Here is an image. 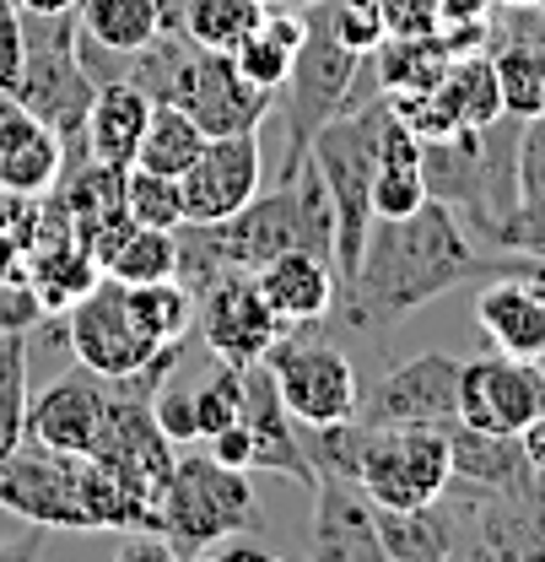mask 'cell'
<instances>
[{"label":"cell","instance_id":"1f68e13d","mask_svg":"<svg viewBox=\"0 0 545 562\" xmlns=\"http://www.w3.org/2000/svg\"><path fill=\"white\" fill-rule=\"evenodd\" d=\"M125 216L140 222V227H168V233H179V227H184V190H179V179L130 162V168H125Z\"/></svg>","mask_w":545,"mask_h":562},{"label":"cell","instance_id":"f546056e","mask_svg":"<svg viewBox=\"0 0 545 562\" xmlns=\"http://www.w3.org/2000/svg\"><path fill=\"white\" fill-rule=\"evenodd\" d=\"M205 146V131L179 109V103H151V120L140 131V146H136V162L151 168V173H184Z\"/></svg>","mask_w":545,"mask_h":562},{"label":"cell","instance_id":"cb8c5ba5","mask_svg":"<svg viewBox=\"0 0 545 562\" xmlns=\"http://www.w3.org/2000/svg\"><path fill=\"white\" fill-rule=\"evenodd\" d=\"M297 44H303V11H265L227 55H232V66L243 70V81H254L265 92H281L286 70L297 60Z\"/></svg>","mask_w":545,"mask_h":562},{"label":"cell","instance_id":"b9f144b4","mask_svg":"<svg viewBox=\"0 0 545 562\" xmlns=\"http://www.w3.org/2000/svg\"><path fill=\"white\" fill-rule=\"evenodd\" d=\"M519 443H524V460H530V471H535V476L545 482V412L530 422L524 432H519Z\"/></svg>","mask_w":545,"mask_h":562},{"label":"cell","instance_id":"5b68a950","mask_svg":"<svg viewBox=\"0 0 545 562\" xmlns=\"http://www.w3.org/2000/svg\"><path fill=\"white\" fill-rule=\"evenodd\" d=\"M260 525V497L249 471H232L205 454H173L168 487H162V514L157 536L168 541L173 558H201L222 536H249Z\"/></svg>","mask_w":545,"mask_h":562},{"label":"cell","instance_id":"9a60e30c","mask_svg":"<svg viewBox=\"0 0 545 562\" xmlns=\"http://www.w3.org/2000/svg\"><path fill=\"white\" fill-rule=\"evenodd\" d=\"M265 179V157H260V136H205L201 157L179 173L184 190V222H222L232 211H243L260 195Z\"/></svg>","mask_w":545,"mask_h":562},{"label":"cell","instance_id":"d6a6232c","mask_svg":"<svg viewBox=\"0 0 545 562\" xmlns=\"http://www.w3.org/2000/svg\"><path fill=\"white\" fill-rule=\"evenodd\" d=\"M27 438V336L0 330V454Z\"/></svg>","mask_w":545,"mask_h":562},{"label":"cell","instance_id":"ba28073f","mask_svg":"<svg viewBox=\"0 0 545 562\" xmlns=\"http://www.w3.org/2000/svg\"><path fill=\"white\" fill-rule=\"evenodd\" d=\"M265 368L275 373V390L286 401V412L303 427H325V422L356 417L362 384L356 368L341 347H330L314 325H292L281 330V341L265 351Z\"/></svg>","mask_w":545,"mask_h":562},{"label":"cell","instance_id":"603a6c76","mask_svg":"<svg viewBox=\"0 0 545 562\" xmlns=\"http://www.w3.org/2000/svg\"><path fill=\"white\" fill-rule=\"evenodd\" d=\"M427 201V173H421V140L406 120L384 114L378 125V168H373V216H410Z\"/></svg>","mask_w":545,"mask_h":562},{"label":"cell","instance_id":"4dcf8cb0","mask_svg":"<svg viewBox=\"0 0 545 562\" xmlns=\"http://www.w3.org/2000/svg\"><path fill=\"white\" fill-rule=\"evenodd\" d=\"M260 16H265L260 0H184L173 27L190 33L201 49H232Z\"/></svg>","mask_w":545,"mask_h":562},{"label":"cell","instance_id":"4316f807","mask_svg":"<svg viewBox=\"0 0 545 562\" xmlns=\"http://www.w3.org/2000/svg\"><path fill=\"white\" fill-rule=\"evenodd\" d=\"M125 308L151 347H184V336L195 330V292L179 277L125 286Z\"/></svg>","mask_w":545,"mask_h":562},{"label":"cell","instance_id":"e0dca14e","mask_svg":"<svg viewBox=\"0 0 545 562\" xmlns=\"http://www.w3.org/2000/svg\"><path fill=\"white\" fill-rule=\"evenodd\" d=\"M238 422L254 438V471H271V476H286V482L314 492L319 476L303 454V422L286 412V401L275 390V373L265 362L243 368V412H238Z\"/></svg>","mask_w":545,"mask_h":562},{"label":"cell","instance_id":"74e56055","mask_svg":"<svg viewBox=\"0 0 545 562\" xmlns=\"http://www.w3.org/2000/svg\"><path fill=\"white\" fill-rule=\"evenodd\" d=\"M524 201H545V114L519 131V206Z\"/></svg>","mask_w":545,"mask_h":562},{"label":"cell","instance_id":"60d3db41","mask_svg":"<svg viewBox=\"0 0 545 562\" xmlns=\"http://www.w3.org/2000/svg\"><path fill=\"white\" fill-rule=\"evenodd\" d=\"M211 460H222V465L254 476V438H249V427H243V422H227L222 432H211Z\"/></svg>","mask_w":545,"mask_h":562},{"label":"cell","instance_id":"d590c367","mask_svg":"<svg viewBox=\"0 0 545 562\" xmlns=\"http://www.w3.org/2000/svg\"><path fill=\"white\" fill-rule=\"evenodd\" d=\"M44 297H38V286L27 277V266H16V271H5L0 277V330H22V336H33V325H44Z\"/></svg>","mask_w":545,"mask_h":562},{"label":"cell","instance_id":"484cf974","mask_svg":"<svg viewBox=\"0 0 545 562\" xmlns=\"http://www.w3.org/2000/svg\"><path fill=\"white\" fill-rule=\"evenodd\" d=\"M76 27L114 55H136L162 33V0H76Z\"/></svg>","mask_w":545,"mask_h":562},{"label":"cell","instance_id":"e575fe53","mask_svg":"<svg viewBox=\"0 0 545 562\" xmlns=\"http://www.w3.org/2000/svg\"><path fill=\"white\" fill-rule=\"evenodd\" d=\"M330 33L341 38L345 49L356 55H373L384 44V16H378V0H319Z\"/></svg>","mask_w":545,"mask_h":562},{"label":"cell","instance_id":"7402d4cb","mask_svg":"<svg viewBox=\"0 0 545 562\" xmlns=\"http://www.w3.org/2000/svg\"><path fill=\"white\" fill-rule=\"evenodd\" d=\"M146 120H151V98L140 92L136 81H98L92 109H87V125H81V151L92 162L130 168Z\"/></svg>","mask_w":545,"mask_h":562},{"label":"cell","instance_id":"7c38bea8","mask_svg":"<svg viewBox=\"0 0 545 562\" xmlns=\"http://www.w3.org/2000/svg\"><path fill=\"white\" fill-rule=\"evenodd\" d=\"M173 103L201 125L205 136H243L260 131V120L275 109V92L243 81V70L232 66L227 49H190V60L179 70Z\"/></svg>","mask_w":545,"mask_h":562},{"label":"cell","instance_id":"f6af8a7d","mask_svg":"<svg viewBox=\"0 0 545 562\" xmlns=\"http://www.w3.org/2000/svg\"><path fill=\"white\" fill-rule=\"evenodd\" d=\"M491 5H541V0H491Z\"/></svg>","mask_w":545,"mask_h":562},{"label":"cell","instance_id":"83f0119b","mask_svg":"<svg viewBox=\"0 0 545 562\" xmlns=\"http://www.w3.org/2000/svg\"><path fill=\"white\" fill-rule=\"evenodd\" d=\"M98 271H103V277H114V281H125V286L179 277V233L130 222V227H125V233L98 255Z\"/></svg>","mask_w":545,"mask_h":562},{"label":"cell","instance_id":"7bdbcfd3","mask_svg":"<svg viewBox=\"0 0 545 562\" xmlns=\"http://www.w3.org/2000/svg\"><path fill=\"white\" fill-rule=\"evenodd\" d=\"M16 11H27V16H60V11H76V0H16Z\"/></svg>","mask_w":545,"mask_h":562},{"label":"cell","instance_id":"ab89813d","mask_svg":"<svg viewBox=\"0 0 545 562\" xmlns=\"http://www.w3.org/2000/svg\"><path fill=\"white\" fill-rule=\"evenodd\" d=\"M16 70H22V11H16V0H0V87L5 92H11Z\"/></svg>","mask_w":545,"mask_h":562},{"label":"cell","instance_id":"277c9868","mask_svg":"<svg viewBox=\"0 0 545 562\" xmlns=\"http://www.w3.org/2000/svg\"><path fill=\"white\" fill-rule=\"evenodd\" d=\"M384 114H389V98L378 92L362 109L336 114L308 146V162L319 168L330 206H336V297L356 277V260H362V244H367V227H373V168H378Z\"/></svg>","mask_w":545,"mask_h":562},{"label":"cell","instance_id":"6da1fadb","mask_svg":"<svg viewBox=\"0 0 545 562\" xmlns=\"http://www.w3.org/2000/svg\"><path fill=\"white\" fill-rule=\"evenodd\" d=\"M486 266L459 222V211L438 195H427L410 216H373L356 277L336 297L345 325L356 330H389L406 314L438 303L459 281H470Z\"/></svg>","mask_w":545,"mask_h":562},{"label":"cell","instance_id":"5bb4252c","mask_svg":"<svg viewBox=\"0 0 545 562\" xmlns=\"http://www.w3.org/2000/svg\"><path fill=\"white\" fill-rule=\"evenodd\" d=\"M356 422H367V427H400V422L454 427L459 422V362L449 351H421V357L400 362L395 373L378 379L373 395L356 401Z\"/></svg>","mask_w":545,"mask_h":562},{"label":"cell","instance_id":"f1b7e54d","mask_svg":"<svg viewBox=\"0 0 545 562\" xmlns=\"http://www.w3.org/2000/svg\"><path fill=\"white\" fill-rule=\"evenodd\" d=\"M449 60H454V55H449V44H443L438 33H427V38H384V44L373 49V66H378V81H384L389 98L432 92V87L443 81Z\"/></svg>","mask_w":545,"mask_h":562},{"label":"cell","instance_id":"9c48e42d","mask_svg":"<svg viewBox=\"0 0 545 562\" xmlns=\"http://www.w3.org/2000/svg\"><path fill=\"white\" fill-rule=\"evenodd\" d=\"M195 330L205 336L211 357L222 362H265V351L281 341V319L265 308L254 271H216L195 286Z\"/></svg>","mask_w":545,"mask_h":562},{"label":"cell","instance_id":"f35d334b","mask_svg":"<svg viewBox=\"0 0 545 562\" xmlns=\"http://www.w3.org/2000/svg\"><path fill=\"white\" fill-rule=\"evenodd\" d=\"M384 38H427L438 33V0H378Z\"/></svg>","mask_w":545,"mask_h":562},{"label":"cell","instance_id":"ee69618b","mask_svg":"<svg viewBox=\"0 0 545 562\" xmlns=\"http://www.w3.org/2000/svg\"><path fill=\"white\" fill-rule=\"evenodd\" d=\"M314 5H319V0H281L275 11H314Z\"/></svg>","mask_w":545,"mask_h":562},{"label":"cell","instance_id":"3957f363","mask_svg":"<svg viewBox=\"0 0 545 562\" xmlns=\"http://www.w3.org/2000/svg\"><path fill=\"white\" fill-rule=\"evenodd\" d=\"M519 131L524 120L502 114L480 131H459L449 140H421V173L427 195L449 201L459 216H470L486 244L519 206Z\"/></svg>","mask_w":545,"mask_h":562},{"label":"cell","instance_id":"30bf717a","mask_svg":"<svg viewBox=\"0 0 545 562\" xmlns=\"http://www.w3.org/2000/svg\"><path fill=\"white\" fill-rule=\"evenodd\" d=\"M114 422V379L87 362L66 368L49 390L27 395V438L55 454H98Z\"/></svg>","mask_w":545,"mask_h":562},{"label":"cell","instance_id":"7a4b0ae2","mask_svg":"<svg viewBox=\"0 0 545 562\" xmlns=\"http://www.w3.org/2000/svg\"><path fill=\"white\" fill-rule=\"evenodd\" d=\"M384 81H378V66L373 55H356L345 49L341 38L330 33L325 11H303V44H297V60L281 81V125H286V151H281V179H297L303 162H308V146L314 136L336 120V114H351L362 109L367 98H378Z\"/></svg>","mask_w":545,"mask_h":562},{"label":"cell","instance_id":"bcb514c9","mask_svg":"<svg viewBox=\"0 0 545 562\" xmlns=\"http://www.w3.org/2000/svg\"><path fill=\"white\" fill-rule=\"evenodd\" d=\"M260 5H265V11H275V5H281V0H260Z\"/></svg>","mask_w":545,"mask_h":562},{"label":"cell","instance_id":"52a82bcc","mask_svg":"<svg viewBox=\"0 0 545 562\" xmlns=\"http://www.w3.org/2000/svg\"><path fill=\"white\" fill-rule=\"evenodd\" d=\"M454 482L449 427H367L356 449V487L373 497V508H427Z\"/></svg>","mask_w":545,"mask_h":562},{"label":"cell","instance_id":"4fadbf2b","mask_svg":"<svg viewBox=\"0 0 545 562\" xmlns=\"http://www.w3.org/2000/svg\"><path fill=\"white\" fill-rule=\"evenodd\" d=\"M66 341H70V357H76V362H87L92 373H109V379L140 373V368L162 351L136 330V319H130V308H125V281H114V277H98L70 303Z\"/></svg>","mask_w":545,"mask_h":562},{"label":"cell","instance_id":"2e32d148","mask_svg":"<svg viewBox=\"0 0 545 562\" xmlns=\"http://www.w3.org/2000/svg\"><path fill=\"white\" fill-rule=\"evenodd\" d=\"M303 552L314 562H384L373 497L356 487V482L319 476L314 482V519H308Z\"/></svg>","mask_w":545,"mask_h":562},{"label":"cell","instance_id":"d4e9b609","mask_svg":"<svg viewBox=\"0 0 545 562\" xmlns=\"http://www.w3.org/2000/svg\"><path fill=\"white\" fill-rule=\"evenodd\" d=\"M438 98H443V109H449V120L459 131H480V125L508 114L502 109V87H497V66H491L486 49L454 55L449 70H443V81H438Z\"/></svg>","mask_w":545,"mask_h":562},{"label":"cell","instance_id":"836d02e7","mask_svg":"<svg viewBox=\"0 0 545 562\" xmlns=\"http://www.w3.org/2000/svg\"><path fill=\"white\" fill-rule=\"evenodd\" d=\"M238 412H243V368L216 357V368L195 384V422H201V438L222 432L227 422H238Z\"/></svg>","mask_w":545,"mask_h":562},{"label":"cell","instance_id":"ac0fdd59","mask_svg":"<svg viewBox=\"0 0 545 562\" xmlns=\"http://www.w3.org/2000/svg\"><path fill=\"white\" fill-rule=\"evenodd\" d=\"M60 173H66V140L0 87V184L16 195H49Z\"/></svg>","mask_w":545,"mask_h":562},{"label":"cell","instance_id":"d6986e66","mask_svg":"<svg viewBox=\"0 0 545 562\" xmlns=\"http://www.w3.org/2000/svg\"><path fill=\"white\" fill-rule=\"evenodd\" d=\"M254 286H260L265 308L286 330L292 325H319L336 308V266L308 255V249H286V255L265 260L254 271Z\"/></svg>","mask_w":545,"mask_h":562},{"label":"cell","instance_id":"8d00e7d4","mask_svg":"<svg viewBox=\"0 0 545 562\" xmlns=\"http://www.w3.org/2000/svg\"><path fill=\"white\" fill-rule=\"evenodd\" d=\"M151 417H157V427H162L173 443H195V438H201V422H195V390H179L173 373L151 390Z\"/></svg>","mask_w":545,"mask_h":562},{"label":"cell","instance_id":"ffe728a7","mask_svg":"<svg viewBox=\"0 0 545 562\" xmlns=\"http://www.w3.org/2000/svg\"><path fill=\"white\" fill-rule=\"evenodd\" d=\"M449 454H454V482H470L480 492L502 497H545V482L530 471L524 443L513 432H476V427H449Z\"/></svg>","mask_w":545,"mask_h":562},{"label":"cell","instance_id":"8fae6325","mask_svg":"<svg viewBox=\"0 0 545 562\" xmlns=\"http://www.w3.org/2000/svg\"><path fill=\"white\" fill-rule=\"evenodd\" d=\"M545 412V362L491 351L459 362V427L476 432H524Z\"/></svg>","mask_w":545,"mask_h":562},{"label":"cell","instance_id":"44dd1931","mask_svg":"<svg viewBox=\"0 0 545 562\" xmlns=\"http://www.w3.org/2000/svg\"><path fill=\"white\" fill-rule=\"evenodd\" d=\"M476 325L508 357H545V303L524 277H497L476 292Z\"/></svg>","mask_w":545,"mask_h":562},{"label":"cell","instance_id":"8992f818","mask_svg":"<svg viewBox=\"0 0 545 562\" xmlns=\"http://www.w3.org/2000/svg\"><path fill=\"white\" fill-rule=\"evenodd\" d=\"M92 92H98V81L76 60V11H60V16L22 11V70L11 81V98L66 140V168L87 157L81 125H87Z\"/></svg>","mask_w":545,"mask_h":562}]
</instances>
